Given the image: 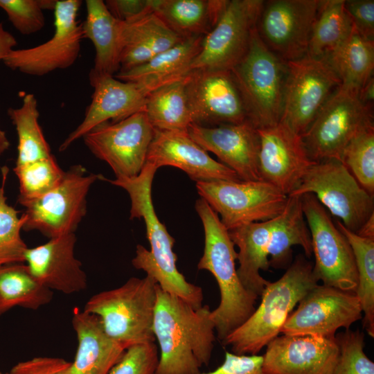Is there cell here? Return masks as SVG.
Instances as JSON below:
<instances>
[{
  "mask_svg": "<svg viewBox=\"0 0 374 374\" xmlns=\"http://www.w3.org/2000/svg\"><path fill=\"white\" fill-rule=\"evenodd\" d=\"M159 361L154 342L128 347L109 374H155Z\"/></svg>",
  "mask_w": 374,
  "mask_h": 374,
  "instance_id": "cell-42",
  "label": "cell"
},
{
  "mask_svg": "<svg viewBox=\"0 0 374 374\" xmlns=\"http://www.w3.org/2000/svg\"><path fill=\"white\" fill-rule=\"evenodd\" d=\"M340 161L359 185L374 197V127L353 138L345 147Z\"/></svg>",
  "mask_w": 374,
  "mask_h": 374,
  "instance_id": "cell-39",
  "label": "cell"
},
{
  "mask_svg": "<svg viewBox=\"0 0 374 374\" xmlns=\"http://www.w3.org/2000/svg\"><path fill=\"white\" fill-rule=\"evenodd\" d=\"M154 129L145 111L116 123H101L83 136L88 149L105 161L116 177H133L142 170Z\"/></svg>",
  "mask_w": 374,
  "mask_h": 374,
  "instance_id": "cell-13",
  "label": "cell"
},
{
  "mask_svg": "<svg viewBox=\"0 0 374 374\" xmlns=\"http://www.w3.org/2000/svg\"><path fill=\"white\" fill-rule=\"evenodd\" d=\"M99 175L87 174L81 165L73 166L61 181L40 197L27 203L23 230L37 231L49 239L75 233L87 213V196Z\"/></svg>",
  "mask_w": 374,
  "mask_h": 374,
  "instance_id": "cell-11",
  "label": "cell"
},
{
  "mask_svg": "<svg viewBox=\"0 0 374 374\" xmlns=\"http://www.w3.org/2000/svg\"><path fill=\"white\" fill-rule=\"evenodd\" d=\"M371 127H374L373 108L361 102L358 90L340 84L301 138L313 161L328 159L340 161L350 140Z\"/></svg>",
  "mask_w": 374,
  "mask_h": 374,
  "instance_id": "cell-7",
  "label": "cell"
},
{
  "mask_svg": "<svg viewBox=\"0 0 374 374\" xmlns=\"http://www.w3.org/2000/svg\"><path fill=\"white\" fill-rule=\"evenodd\" d=\"M335 224L352 248L358 278L355 294L364 313L363 327L370 337H374V240L349 231L339 220Z\"/></svg>",
  "mask_w": 374,
  "mask_h": 374,
  "instance_id": "cell-36",
  "label": "cell"
},
{
  "mask_svg": "<svg viewBox=\"0 0 374 374\" xmlns=\"http://www.w3.org/2000/svg\"><path fill=\"white\" fill-rule=\"evenodd\" d=\"M72 326L78 348L67 374H109L127 348L106 334L97 316L83 310L73 309Z\"/></svg>",
  "mask_w": 374,
  "mask_h": 374,
  "instance_id": "cell-25",
  "label": "cell"
},
{
  "mask_svg": "<svg viewBox=\"0 0 374 374\" xmlns=\"http://www.w3.org/2000/svg\"><path fill=\"white\" fill-rule=\"evenodd\" d=\"M184 39L154 12L134 21L123 22L118 72L139 66Z\"/></svg>",
  "mask_w": 374,
  "mask_h": 374,
  "instance_id": "cell-27",
  "label": "cell"
},
{
  "mask_svg": "<svg viewBox=\"0 0 374 374\" xmlns=\"http://www.w3.org/2000/svg\"><path fill=\"white\" fill-rule=\"evenodd\" d=\"M71 362L64 359L37 357L22 361L11 368V374H67Z\"/></svg>",
  "mask_w": 374,
  "mask_h": 374,
  "instance_id": "cell-45",
  "label": "cell"
},
{
  "mask_svg": "<svg viewBox=\"0 0 374 374\" xmlns=\"http://www.w3.org/2000/svg\"><path fill=\"white\" fill-rule=\"evenodd\" d=\"M362 319V307L355 293L317 284L289 314L280 332L333 338L339 328L349 329Z\"/></svg>",
  "mask_w": 374,
  "mask_h": 374,
  "instance_id": "cell-17",
  "label": "cell"
},
{
  "mask_svg": "<svg viewBox=\"0 0 374 374\" xmlns=\"http://www.w3.org/2000/svg\"><path fill=\"white\" fill-rule=\"evenodd\" d=\"M157 169L145 164L133 177L109 179L100 175L99 179L125 189L131 200L130 219L143 218L150 250L138 244L132 265L143 270L165 292L178 296L193 308L202 306V289L187 281L177 267V257L173 251L175 239L158 219L152 200V184Z\"/></svg>",
  "mask_w": 374,
  "mask_h": 374,
  "instance_id": "cell-2",
  "label": "cell"
},
{
  "mask_svg": "<svg viewBox=\"0 0 374 374\" xmlns=\"http://www.w3.org/2000/svg\"><path fill=\"white\" fill-rule=\"evenodd\" d=\"M228 0H152L153 12L183 39L205 36L215 26Z\"/></svg>",
  "mask_w": 374,
  "mask_h": 374,
  "instance_id": "cell-29",
  "label": "cell"
},
{
  "mask_svg": "<svg viewBox=\"0 0 374 374\" xmlns=\"http://www.w3.org/2000/svg\"><path fill=\"white\" fill-rule=\"evenodd\" d=\"M335 339L339 354L332 374H374V363L364 351L363 332L346 329Z\"/></svg>",
  "mask_w": 374,
  "mask_h": 374,
  "instance_id": "cell-40",
  "label": "cell"
},
{
  "mask_svg": "<svg viewBox=\"0 0 374 374\" xmlns=\"http://www.w3.org/2000/svg\"><path fill=\"white\" fill-rule=\"evenodd\" d=\"M8 115L17 134L16 165L26 164L53 155L39 123V112L34 94L24 95L21 106L8 108Z\"/></svg>",
  "mask_w": 374,
  "mask_h": 374,
  "instance_id": "cell-35",
  "label": "cell"
},
{
  "mask_svg": "<svg viewBox=\"0 0 374 374\" xmlns=\"http://www.w3.org/2000/svg\"><path fill=\"white\" fill-rule=\"evenodd\" d=\"M266 346L265 374H332L339 354L335 337L283 335Z\"/></svg>",
  "mask_w": 374,
  "mask_h": 374,
  "instance_id": "cell-21",
  "label": "cell"
},
{
  "mask_svg": "<svg viewBox=\"0 0 374 374\" xmlns=\"http://www.w3.org/2000/svg\"><path fill=\"white\" fill-rule=\"evenodd\" d=\"M301 206L312 242L314 276L323 285L355 293L358 278L352 248L312 193L301 195Z\"/></svg>",
  "mask_w": 374,
  "mask_h": 374,
  "instance_id": "cell-9",
  "label": "cell"
},
{
  "mask_svg": "<svg viewBox=\"0 0 374 374\" xmlns=\"http://www.w3.org/2000/svg\"><path fill=\"white\" fill-rule=\"evenodd\" d=\"M325 59L341 84L358 91L373 76L374 41L362 36L353 26L346 40Z\"/></svg>",
  "mask_w": 374,
  "mask_h": 374,
  "instance_id": "cell-32",
  "label": "cell"
},
{
  "mask_svg": "<svg viewBox=\"0 0 374 374\" xmlns=\"http://www.w3.org/2000/svg\"><path fill=\"white\" fill-rule=\"evenodd\" d=\"M0 374H11L10 372L9 373H3L1 371H0Z\"/></svg>",
  "mask_w": 374,
  "mask_h": 374,
  "instance_id": "cell-51",
  "label": "cell"
},
{
  "mask_svg": "<svg viewBox=\"0 0 374 374\" xmlns=\"http://www.w3.org/2000/svg\"><path fill=\"white\" fill-rule=\"evenodd\" d=\"M294 245L301 246L305 256L312 254L311 236L299 195L288 196L283 211L274 218L267 248L269 267H289Z\"/></svg>",
  "mask_w": 374,
  "mask_h": 374,
  "instance_id": "cell-30",
  "label": "cell"
},
{
  "mask_svg": "<svg viewBox=\"0 0 374 374\" xmlns=\"http://www.w3.org/2000/svg\"><path fill=\"white\" fill-rule=\"evenodd\" d=\"M91 85L94 90L84 117L60 145V152L101 123L109 120L116 123L145 111L148 96L152 92L142 84L123 82L114 76L103 77Z\"/></svg>",
  "mask_w": 374,
  "mask_h": 374,
  "instance_id": "cell-23",
  "label": "cell"
},
{
  "mask_svg": "<svg viewBox=\"0 0 374 374\" xmlns=\"http://www.w3.org/2000/svg\"><path fill=\"white\" fill-rule=\"evenodd\" d=\"M341 84L333 69L323 58L305 55L287 62L280 122L301 136Z\"/></svg>",
  "mask_w": 374,
  "mask_h": 374,
  "instance_id": "cell-12",
  "label": "cell"
},
{
  "mask_svg": "<svg viewBox=\"0 0 374 374\" xmlns=\"http://www.w3.org/2000/svg\"><path fill=\"white\" fill-rule=\"evenodd\" d=\"M298 255L284 274L268 282L253 313L222 341L238 355H258L280 333L294 308L315 285L312 262Z\"/></svg>",
  "mask_w": 374,
  "mask_h": 374,
  "instance_id": "cell-4",
  "label": "cell"
},
{
  "mask_svg": "<svg viewBox=\"0 0 374 374\" xmlns=\"http://www.w3.org/2000/svg\"><path fill=\"white\" fill-rule=\"evenodd\" d=\"M321 0L263 1L256 30L263 43L286 62L307 55Z\"/></svg>",
  "mask_w": 374,
  "mask_h": 374,
  "instance_id": "cell-16",
  "label": "cell"
},
{
  "mask_svg": "<svg viewBox=\"0 0 374 374\" xmlns=\"http://www.w3.org/2000/svg\"><path fill=\"white\" fill-rule=\"evenodd\" d=\"M359 98L366 106L373 108L374 78H371L359 91Z\"/></svg>",
  "mask_w": 374,
  "mask_h": 374,
  "instance_id": "cell-48",
  "label": "cell"
},
{
  "mask_svg": "<svg viewBox=\"0 0 374 374\" xmlns=\"http://www.w3.org/2000/svg\"><path fill=\"white\" fill-rule=\"evenodd\" d=\"M262 3V0H228L217 22L203 37L190 71H231L248 51Z\"/></svg>",
  "mask_w": 374,
  "mask_h": 374,
  "instance_id": "cell-15",
  "label": "cell"
},
{
  "mask_svg": "<svg viewBox=\"0 0 374 374\" xmlns=\"http://www.w3.org/2000/svg\"><path fill=\"white\" fill-rule=\"evenodd\" d=\"M208 305L195 308L157 287L153 332L160 354L155 374H196L211 361L215 326Z\"/></svg>",
  "mask_w": 374,
  "mask_h": 374,
  "instance_id": "cell-1",
  "label": "cell"
},
{
  "mask_svg": "<svg viewBox=\"0 0 374 374\" xmlns=\"http://www.w3.org/2000/svg\"><path fill=\"white\" fill-rule=\"evenodd\" d=\"M13 171L19 184L18 202L23 206L54 188L65 172L53 155L26 164L15 165Z\"/></svg>",
  "mask_w": 374,
  "mask_h": 374,
  "instance_id": "cell-37",
  "label": "cell"
},
{
  "mask_svg": "<svg viewBox=\"0 0 374 374\" xmlns=\"http://www.w3.org/2000/svg\"><path fill=\"white\" fill-rule=\"evenodd\" d=\"M187 131L195 142L205 151L215 154L240 180H261L260 137L258 129L250 121L213 127L192 123Z\"/></svg>",
  "mask_w": 374,
  "mask_h": 374,
  "instance_id": "cell-20",
  "label": "cell"
},
{
  "mask_svg": "<svg viewBox=\"0 0 374 374\" xmlns=\"http://www.w3.org/2000/svg\"><path fill=\"white\" fill-rule=\"evenodd\" d=\"M356 233L361 237L374 240V213L371 215Z\"/></svg>",
  "mask_w": 374,
  "mask_h": 374,
  "instance_id": "cell-49",
  "label": "cell"
},
{
  "mask_svg": "<svg viewBox=\"0 0 374 374\" xmlns=\"http://www.w3.org/2000/svg\"><path fill=\"white\" fill-rule=\"evenodd\" d=\"M87 16L82 23L83 38L93 43L96 55L89 78L90 84L120 71L123 21L114 17L102 0H87Z\"/></svg>",
  "mask_w": 374,
  "mask_h": 374,
  "instance_id": "cell-26",
  "label": "cell"
},
{
  "mask_svg": "<svg viewBox=\"0 0 374 374\" xmlns=\"http://www.w3.org/2000/svg\"><path fill=\"white\" fill-rule=\"evenodd\" d=\"M105 4L116 19L130 22L153 12L152 0H107Z\"/></svg>",
  "mask_w": 374,
  "mask_h": 374,
  "instance_id": "cell-46",
  "label": "cell"
},
{
  "mask_svg": "<svg viewBox=\"0 0 374 374\" xmlns=\"http://www.w3.org/2000/svg\"><path fill=\"white\" fill-rule=\"evenodd\" d=\"M195 209L204 230V252L197 268L208 271L217 283L220 301L211 317L217 337L222 341L253 313L258 296L248 291L238 278L235 245L219 215L203 198L196 201Z\"/></svg>",
  "mask_w": 374,
  "mask_h": 374,
  "instance_id": "cell-3",
  "label": "cell"
},
{
  "mask_svg": "<svg viewBox=\"0 0 374 374\" xmlns=\"http://www.w3.org/2000/svg\"><path fill=\"white\" fill-rule=\"evenodd\" d=\"M262 355H238L226 351L223 363L216 369L196 374H265Z\"/></svg>",
  "mask_w": 374,
  "mask_h": 374,
  "instance_id": "cell-44",
  "label": "cell"
},
{
  "mask_svg": "<svg viewBox=\"0 0 374 374\" xmlns=\"http://www.w3.org/2000/svg\"><path fill=\"white\" fill-rule=\"evenodd\" d=\"M15 37L0 22V60H3L17 45Z\"/></svg>",
  "mask_w": 374,
  "mask_h": 374,
  "instance_id": "cell-47",
  "label": "cell"
},
{
  "mask_svg": "<svg viewBox=\"0 0 374 374\" xmlns=\"http://www.w3.org/2000/svg\"><path fill=\"white\" fill-rule=\"evenodd\" d=\"M204 36L184 39L148 62L114 77L123 82H138L151 91L179 80L190 72V66L199 53Z\"/></svg>",
  "mask_w": 374,
  "mask_h": 374,
  "instance_id": "cell-28",
  "label": "cell"
},
{
  "mask_svg": "<svg viewBox=\"0 0 374 374\" xmlns=\"http://www.w3.org/2000/svg\"><path fill=\"white\" fill-rule=\"evenodd\" d=\"M157 285L148 275L132 277L120 287L93 295L82 310L97 316L106 334L127 348L154 342Z\"/></svg>",
  "mask_w": 374,
  "mask_h": 374,
  "instance_id": "cell-5",
  "label": "cell"
},
{
  "mask_svg": "<svg viewBox=\"0 0 374 374\" xmlns=\"http://www.w3.org/2000/svg\"><path fill=\"white\" fill-rule=\"evenodd\" d=\"M352 29L344 0H321L307 55L325 58L346 40Z\"/></svg>",
  "mask_w": 374,
  "mask_h": 374,
  "instance_id": "cell-34",
  "label": "cell"
},
{
  "mask_svg": "<svg viewBox=\"0 0 374 374\" xmlns=\"http://www.w3.org/2000/svg\"><path fill=\"white\" fill-rule=\"evenodd\" d=\"M75 233L49 239L26 249L24 262L44 286L65 294L80 292L87 287V276L75 256Z\"/></svg>",
  "mask_w": 374,
  "mask_h": 374,
  "instance_id": "cell-24",
  "label": "cell"
},
{
  "mask_svg": "<svg viewBox=\"0 0 374 374\" xmlns=\"http://www.w3.org/2000/svg\"><path fill=\"white\" fill-rule=\"evenodd\" d=\"M145 112L155 130H187L193 120L186 91L185 76L150 93Z\"/></svg>",
  "mask_w": 374,
  "mask_h": 374,
  "instance_id": "cell-33",
  "label": "cell"
},
{
  "mask_svg": "<svg viewBox=\"0 0 374 374\" xmlns=\"http://www.w3.org/2000/svg\"><path fill=\"white\" fill-rule=\"evenodd\" d=\"M55 0H0V8L13 27L28 35L41 30L45 25L43 10H54Z\"/></svg>",
  "mask_w": 374,
  "mask_h": 374,
  "instance_id": "cell-41",
  "label": "cell"
},
{
  "mask_svg": "<svg viewBox=\"0 0 374 374\" xmlns=\"http://www.w3.org/2000/svg\"><path fill=\"white\" fill-rule=\"evenodd\" d=\"M81 4L80 0L57 1L53 37L34 47L13 49L3 59L4 64L11 70L35 76L71 66L80 55L83 39L82 23L78 20Z\"/></svg>",
  "mask_w": 374,
  "mask_h": 374,
  "instance_id": "cell-14",
  "label": "cell"
},
{
  "mask_svg": "<svg viewBox=\"0 0 374 374\" xmlns=\"http://www.w3.org/2000/svg\"><path fill=\"white\" fill-rule=\"evenodd\" d=\"M353 26L364 37L374 41V1L344 0Z\"/></svg>",
  "mask_w": 374,
  "mask_h": 374,
  "instance_id": "cell-43",
  "label": "cell"
},
{
  "mask_svg": "<svg viewBox=\"0 0 374 374\" xmlns=\"http://www.w3.org/2000/svg\"><path fill=\"white\" fill-rule=\"evenodd\" d=\"M185 83L193 123L213 127L249 121L231 71L192 70L185 76Z\"/></svg>",
  "mask_w": 374,
  "mask_h": 374,
  "instance_id": "cell-18",
  "label": "cell"
},
{
  "mask_svg": "<svg viewBox=\"0 0 374 374\" xmlns=\"http://www.w3.org/2000/svg\"><path fill=\"white\" fill-rule=\"evenodd\" d=\"M9 169L1 168L2 181L0 186V267L12 263L24 262L27 245L21 238V231L26 221L22 214L7 203L5 185Z\"/></svg>",
  "mask_w": 374,
  "mask_h": 374,
  "instance_id": "cell-38",
  "label": "cell"
},
{
  "mask_svg": "<svg viewBox=\"0 0 374 374\" xmlns=\"http://www.w3.org/2000/svg\"><path fill=\"white\" fill-rule=\"evenodd\" d=\"M231 71L252 124L260 129L280 123L287 62L267 47L256 28L247 53Z\"/></svg>",
  "mask_w": 374,
  "mask_h": 374,
  "instance_id": "cell-6",
  "label": "cell"
},
{
  "mask_svg": "<svg viewBox=\"0 0 374 374\" xmlns=\"http://www.w3.org/2000/svg\"><path fill=\"white\" fill-rule=\"evenodd\" d=\"M260 179L289 196L314 163L301 136L283 123L258 129Z\"/></svg>",
  "mask_w": 374,
  "mask_h": 374,
  "instance_id": "cell-19",
  "label": "cell"
},
{
  "mask_svg": "<svg viewBox=\"0 0 374 374\" xmlns=\"http://www.w3.org/2000/svg\"><path fill=\"white\" fill-rule=\"evenodd\" d=\"M145 164L157 170L165 166L176 167L196 182L242 181L231 168L212 159L187 130L154 129Z\"/></svg>",
  "mask_w": 374,
  "mask_h": 374,
  "instance_id": "cell-22",
  "label": "cell"
},
{
  "mask_svg": "<svg viewBox=\"0 0 374 374\" xmlns=\"http://www.w3.org/2000/svg\"><path fill=\"white\" fill-rule=\"evenodd\" d=\"M305 193H312L331 215L355 233L374 213V197L337 159L314 162L289 196Z\"/></svg>",
  "mask_w": 374,
  "mask_h": 374,
  "instance_id": "cell-8",
  "label": "cell"
},
{
  "mask_svg": "<svg viewBox=\"0 0 374 374\" xmlns=\"http://www.w3.org/2000/svg\"><path fill=\"white\" fill-rule=\"evenodd\" d=\"M53 296V291L40 283L24 262L0 267V316L15 307L37 310Z\"/></svg>",
  "mask_w": 374,
  "mask_h": 374,
  "instance_id": "cell-31",
  "label": "cell"
},
{
  "mask_svg": "<svg viewBox=\"0 0 374 374\" xmlns=\"http://www.w3.org/2000/svg\"><path fill=\"white\" fill-rule=\"evenodd\" d=\"M10 147V141L6 132L0 128V156Z\"/></svg>",
  "mask_w": 374,
  "mask_h": 374,
  "instance_id": "cell-50",
  "label": "cell"
},
{
  "mask_svg": "<svg viewBox=\"0 0 374 374\" xmlns=\"http://www.w3.org/2000/svg\"><path fill=\"white\" fill-rule=\"evenodd\" d=\"M196 188L201 198L220 215L228 231L278 216L288 199L277 188L262 180L197 181Z\"/></svg>",
  "mask_w": 374,
  "mask_h": 374,
  "instance_id": "cell-10",
  "label": "cell"
}]
</instances>
